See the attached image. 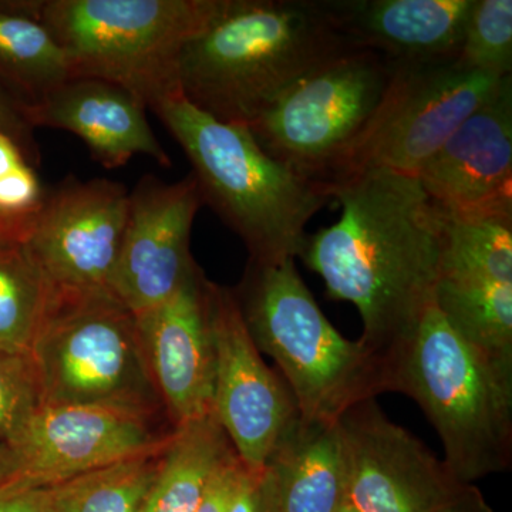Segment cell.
Wrapping results in <instances>:
<instances>
[{"label": "cell", "mask_w": 512, "mask_h": 512, "mask_svg": "<svg viewBox=\"0 0 512 512\" xmlns=\"http://www.w3.org/2000/svg\"><path fill=\"white\" fill-rule=\"evenodd\" d=\"M342 208L308 235L301 258L330 298L355 305L363 345L386 362L434 305L447 220L419 178L386 170L352 175L328 190Z\"/></svg>", "instance_id": "cell-1"}, {"label": "cell", "mask_w": 512, "mask_h": 512, "mask_svg": "<svg viewBox=\"0 0 512 512\" xmlns=\"http://www.w3.org/2000/svg\"><path fill=\"white\" fill-rule=\"evenodd\" d=\"M355 47L325 0H222L181 53L178 86L195 109L248 127L306 74Z\"/></svg>", "instance_id": "cell-2"}, {"label": "cell", "mask_w": 512, "mask_h": 512, "mask_svg": "<svg viewBox=\"0 0 512 512\" xmlns=\"http://www.w3.org/2000/svg\"><path fill=\"white\" fill-rule=\"evenodd\" d=\"M153 111L190 160L202 204L244 241L249 261L272 264L302 255L309 221L332 200L323 185L268 156L247 127L222 123L183 96Z\"/></svg>", "instance_id": "cell-3"}, {"label": "cell", "mask_w": 512, "mask_h": 512, "mask_svg": "<svg viewBox=\"0 0 512 512\" xmlns=\"http://www.w3.org/2000/svg\"><path fill=\"white\" fill-rule=\"evenodd\" d=\"M387 392L419 404L458 483L512 464V367L471 348L431 305L412 338L387 357Z\"/></svg>", "instance_id": "cell-4"}, {"label": "cell", "mask_w": 512, "mask_h": 512, "mask_svg": "<svg viewBox=\"0 0 512 512\" xmlns=\"http://www.w3.org/2000/svg\"><path fill=\"white\" fill-rule=\"evenodd\" d=\"M234 293L256 348L275 360L302 419L336 423L355 404L387 393L382 357L340 335L295 259L249 261Z\"/></svg>", "instance_id": "cell-5"}, {"label": "cell", "mask_w": 512, "mask_h": 512, "mask_svg": "<svg viewBox=\"0 0 512 512\" xmlns=\"http://www.w3.org/2000/svg\"><path fill=\"white\" fill-rule=\"evenodd\" d=\"M222 0H37L19 6L55 37L73 79L127 90L151 110L181 96L178 63Z\"/></svg>", "instance_id": "cell-6"}, {"label": "cell", "mask_w": 512, "mask_h": 512, "mask_svg": "<svg viewBox=\"0 0 512 512\" xmlns=\"http://www.w3.org/2000/svg\"><path fill=\"white\" fill-rule=\"evenodd\" d=\"M30 360L40 404L104 407L151 420L164 407L136 315L113 293L50 295Z\"/></svg>", "instance_id": "cell-7"}, {"label": "cell", "mask_w": 512, "mask_h": 512, "mask_svg": "<svg viewBox=\"0 0 512 512\" xmlns=\"http://www.w3.org/2000/svg\"><path fill=\"white\" fill-rule=\"evenodd\" d=\"M393 73L386 57L355 47L306 74L247 128L268 156L328 191L375 119Z\"/></svg>", "instance_id": "cell-8"}, {"label": "cell", "mask_w": 512, "mask_h": 512, "mask_svg": "<svg viewBox=\"0 0 512 512\" xmlns=\"http://www.w3.org/2000/svg\"><path fill=\"white\" fill-rule=\"evenodd\" d=\"M508 77L468 72L454 62L394 63L392 82L375 119L329 187L370 170L417 177L456 128L493 99Z\"/></svg>", "instance_id": "cell-9"}, {"label": "cell", "mask_w": 512, "mask_h": 512, "mask_svg": "<svg viewBox=\"0 0 512 512\" xmlns=\"http://www.w3.org/2000/svg\"><path fill=\"white\" fill-rule=\"evenodd\" d=\"M130 191L116 181L67 178L45 195L25 239L52 296L111 292Z\"/></svg>", "instance_id": "cell-10"}, {"label": "cell", "mask_w": 512, "mask_h": 512, "mask_svg": "<svg viewBox=\"0 0 512 512\" xmlns=\"http://www.w3.org/2000/svg\"><path fill=\"white\" fill-rule=\"evenodd\" d=\"M207 305L215 349L212 413L242 464L261 473L301 417L298 404L262 359L234 291L207 281Z\"/></svg>", "instance_id": "cell-11"}, {"label": "cell", "mask_w": 512, "mask_h": 512, "mask_svg": "<svg viewBox=\"0 0 512 512\" xmlns=\"http://www.w3.org/2000/svg\"><path fill=\"white\" fill-rule=\"evenodd\" d=\"M346 498L359 512H440L458 483L430 448L394 423L376 399L339 417Z\"/></svg>", "instance_id": "cell-12"}, {"label": "cell", "mask_w": 512, "mask_h": 512, "mask_svg": "<svg viewBox=\"0 0 512 512\" xmlns=\"http://www.w3.org/2000/svg\"><path fill=\"white\" fill-rule=\"evenodd\" d=\"M151 419L93 406L40 404L10 444L18 470L9 483L53 487L64 481L160 450Z\"/></svg>", "instance_id": "cell-13"}, {"label": "cell", "mask_w": 512, "mask_h": 512, "mask_svg": "<svg viewBox=\"0 0 512 512\" xmlns=\"http://www.w3.org/2000/svg\"><path fill=\"white\" fill-rule=\"evenodd\" d=\"M201 205L192 174L174 184L147 175L130 191L111 292L134 315L167 301L197 269L190 238Z\"/></svg>", "instance_id": "cell-14"}, {"label": "cell", "mask_w": 512, "mask_h": 512, "mask_svg": "<svg viewBox=\"0 0 512 512\" xmlns=\"http://www.w3.org/2000/svg\"><path fill=\"white\" fill-rule=\"evenodd\" d=\"M417 178L447 220L512 217V77L456 128Z\"/></svg>", "instance_id": "cell-15"}, {"label": "cell", "mask_w": 512, "mask_h": 512, "mask_svg": "<svg viewBox=\"0 0 512 512\" xmlns=\"http://www.w3.org/2000/svg\"><path fill=\"white\" fill-rule=\"evenodd\" d=\"M200 268L167 301L136 315L148 369L174 427L212 413L215 349Z\"/></svg>", "instance_id": "cell-16"}, {"label": "cell", "mask_w": 512, "mask_h": 512, "mask_svg": "<svg viewBox=\"0 0 512 512\" xmlns=\"http://www.w3.org/2000/svg\"><path fill=\"white\" fill-rule=\"evenodd\" d=\"M30 126L69 131L83 140L107 170L147 156L170 168L171 158L151 130L146 106L127 90L97 79H70L35 104L23 107Z\"/></svg>", "instance_id": "cell-17"}, {"label": "cell", "mask_w": 512, "mask_h": 512, "mask_svg": "<svg viewBox=\"0 0 512 512\" xmlns=\"http://www.w3.org/2000/svg\"><path fill=\"white\" fill-rule=\"evenodd\" d=\"M353 46L396 64L454 62L476 0H325Z\"/></svg>", "instance_id": "cell-18"}, {"label": "cell", "mask_w": 512, "mask_h": 512, "mask_svg": "<svg viewBox=\"0 0 512 512\" xmlns=\"http://www.w3.org/2000/svg\"><path fill=\"white\" fill-rule=\"evenodd\" d=\"M278 512H336L346 501V471L338 423L305 420L269 461Z\"/></svg>", "instance_id": "cell-19"}, {"label": "cell", "mask_w": 512, "mask_h": 512, "mask_svg": "<svg viewBox=\"0 0 512 512\" xmlns=\"http://www.w3.org/2000/svg\"><path fill=\"white\" fill-rule=\"evenodd\" d=\"M234 454L214 413L175 426L140 512H194Z\"/></svg>", "instance_id": "cell-20"}, {"label": "cell", "mask_w": 512, "mask_h": 512, "mask_svg": "<svg viewBox=\"0 0 512 512\" xmlns=\"http://www.w3.org/2000/svg\"><path fill=\"white\" fill-rule=\"evenodd\" d=\"M434 305L471 348L512 367V284L439 279Z\"/></svg>", "instance_id": "cell-21"}, {"label": "cell", "mask_w": 512, "mask_h": 512, "mask_svg": "<svg viewBox=\"0 0 512 512\" xmlns=\"http://www.w3.org/2000/svg\"><path fill=\"white\" fill-rule=\"evenodd\" d=\"M49 298L25 239L0 242V352L30 357Z\"/></svg>", "instance_id": "cell-22"}, {"label": "cell", "mask_w": 512, "mask_h": 512, "mask_svg": "<svg viewBox=\"0 0 512 512\" xmlns=\"http://www.w3.org/2000/svg\"><path fill=\"white\" fill-rule=\"evenodd\" d=\"M0 67L25 92V106L73 79L69 59L52 33L19 9H0Z\"/></svg>", "instance_id": "cell-23"}, {"label": "cell", "mask_w": 512, "mask_h": 512, "mask_svg": "<svg viewBox=\"0 0 512 512\" xmlns=\"http://www.w3.org/2000/svg\"><path fill=\"white\" fill-rule=\"evenodd\" d=\"M440 279L512 284V217L447 220Z\"/></svg>", "instance_id": "cell-24"}, {"label": "cell", "mask_w": 512, "mask_h": 512, "mask_svg": "<svg viewBox=\"0 0 512 512\" xmlns=\"http://www.w3.org/2000/svg\"><path fill=\"white\" fill-rule=\"evenodd\" d=\"M165 446L53 485L55 512H140Z\"/></svg>", "instance_id": "cell-25"}, {"label": "cell", "mask_w": 512, "mask_h": 512, "mask_svg": "<svg viewBox=\"0 0 512 512\" xmlns=\"http://www.w3.org/2000/svg\"><path fill=\"white\" fill-rule=\"evenodd\" d=\"M454 64L468 72L512 76V0H476Z\"/></svg>", "instance_id": "cell-26"}, {"label": "cell", "mask_w": 512, "mask_h": 512, "mask_svg": "<svg viewBox=\"0 0 512 512\" xmlns=\"http://www.w3.org/2000/svg\"><path fill=\"white\" fill-rule=\"evenodd\" d=\"M40 403L39 383L30 357L0 352V443L10 446Z\"/></svg>", "instance_id": "cell-27"}, {"label": "cell", "mask_w": 512, "mask_h": 512, "mask_svg": "<svg viewBox=\"0 0 512 512\" xmlns=\"http://www.w3.org/2000/svg\"><path fill=\"white\" fill-rule=\"evenodd\" d=\"M228 512H278L268 468L261 473H252L244 466Z\"/></svg>", "instance_id": "cell-28"}, {"label": "cell", "mask_w": 512, "mask_h": 512, "mask_svg": "<svg viewBox=\"0 0 512 512\" xmlns=\"http://www.w3.org/2000/svg\"><path fill=\"white\" fill-rule=\"evenodd\" d=\"M244 464L234 454L212 478L210 487L194 512H228Z\"/></svg>", "instance_id": "cell-29"}, {"label": "cell", "mask_w": 512, "mask_h": 512, "mask_svg": "<svg viewBox=\"0 0 512 512\" xmlns=\"http://www.w3.org/2000/svg\"><path fill=\"white\" fill-rule=\"evenodd\" d=\"M0 512H55L52 487L6 483L0 487Z\"/></svg>", "instance_id": "cell-30"}, {"label": "cell", "mask_w": 512, "mask_h": 512, "mask_svg": "<svg viewBox=\"0 0 512 512\" xmlns=\"http://www.w3.org/2000/svg\"><path fill=\"white\" fill-rule=\"evenodd\" d=\"M29 126L26 117L18 116L0 96V133L13 138L22 150L26 161L32 163L35 167L37 161H39V151H37L35 141L29 138Z\"/></svg>", "instance_id": "cell-31"}, {"label": "cell", "mask_w": 512, "mask_h": 512, "mask_svg": "<svg viewBox=\"0 0 512 512\" xmlns=\"http://www.w3.org/2000/svg\"><path fill=\"white\" fill-rule=\"evenodd\" d=\"M440 512H493L484 495L473 484H461Z\"/></svg>", "instance_id": "cell-32"}, {"label": "cell", "mask_w": 512, "mask_h": 512, "mask_svg": "<svg viewBox=\"0 0 512 512\" xmlns=\"http://www.w3.org/2000/svg\"><path fill=\"white\" fill-rule=\"evenodd\" d=\"M37 211L35 214L22 215V217L0 214V242L28 238Z\"/></svg>", "instance_id": "cell-33"}, {"label": "cell", "mask_w": 512, "mask_h": 512, "mask_svg": "<svg viewBox=\"0 0 512 512\" xmlns=\"http://www.w3.org/2000/svg\"><path fill=\"white\" fill-rule=\"evenodd\" d=\"M25 163L28 161L16 141L6 134L0 133V178L12 173Z\"/></svg>", "instance_id": "cell-34"}, {"label": "cell", "mask_w": 512, "mask_h": 512, "mask_svg": "<svg viewBox=\"0 0 512 512\" xmlns=\"http://www.w3.org/2000/svg\"><path fill=\"white\" fill-rule=\"evenodd\" d=\"M18 470L15 450L6 443H0V487L9 483Z\"/></svg>", "instance_id": "cell-35"}, {"label": "cell", "mask_w": 512, "mask_h": 512, "mask_svg": "<svg viewBox=\"0 0 512 512\" xmlns=\"http://www.w3.org/2000/svg\"><path fill=\"white\" fill-rule=\"evenodd\" d=\"M336 512H359V511H357L356 508L353 507V505L349 503L348 498H346L345 503L340 505L339 510Z\"/></svg>", "instance_id": "cell-36"}]
</instances>
